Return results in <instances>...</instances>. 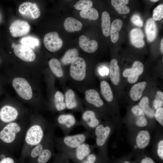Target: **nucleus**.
I'll return each instance as SVG.
<instances>
[{
    "instance_id": "f257e3e1",
    "label": "nucleus",
    "mask_w": 163,
    "mask_h": 163,
    "mask_svg": "<svg viewBox=\"0 0 163 163\" xmlns=\"http://www.w3.org/2000/svg\"><path fill=\"white\" fill-rule=\"evenodd\" d=\"M13 88L18 95L23 99L29 100L32 97L31 87L28 82L22 78H15L12 81Z\"/></svg>"
},
{
    "instance_id": "f03ea898",
    "label": "nucleus",
    "mask_w": 163,
    "mask_h": 163,
    "mask_svg": "<svg viewBox=\"0 0 163 163\" xmlns=\"http://www.w3.org/2000/svg\"><path fill=\"white\" fill-rule=\"evenodd\" d=\"M70 75L74 79L78 81L83 80L86 73V64L82 58L78 57L71 63Z\"/></svg>"
},
{
    "instance_id": "7ed1b4c3",
    "label": "nucleus",
    "mask_w": 163,
    "mask_h": 163,
    "mask_svg": "<svg viewBox=\"0 0 163 163\" xmlns=\"http://www.w3.org/2000/svg\"><path fill=\"white\" fill-rule=\"evenodd\" d=\"M18 11L24 18L31 20L38 18L40 14V10L37 4L29 2L22 3L19 7Z\"/></svg>"
},
{
    "instance_id": "20e7f679",
    "label": "nucleus",
    "mask_w": 163,
    "mask_h": 163,
    "mask_svg": "<svg viewBox=\"0 0 163 163\" xmlns=\"http://www.w3.org/2000/svg\"><path fill=\"white\" fill-rule=\"evenodd\" d=\"M43 43L46 48L52 52L59 50L63 45L62 41L56 32L46 34L44 37Z\"/></svg>"
},
{
    "instance_id": "39448f33",
    "label": "nucleus",
    "mask_w": 163,
    "mask_h": 163,
    "mask_svg": "<svg viewBox=\"0 0 163 163\" xmlns=\"http://www.w3.org/2000/svg\"><path fill=\"white\" fill-rule=\"evenodd\" d=\"M30 27L28 23L24 20L18 19L11 24L9 29L11 36L14 37H21L27 34Z\"/></svg>"
},
{
    "instance_id": "423d86ee",
    "label": "nucleus",
    "mask_w": 163,
    "mask_h": 163,
    "mask_svg": "<svg viewBox=\"0 0 163 163\" xmlns=\"http://www.w3.org/2000/svg\"><path fill=\"white\" fill-rule=\"evenodd\" d=\"M21 130V128L16 123L8 124L0 132V139L3 142L10 143L15 139L16 133Z\"/></svg>"
},
{
    "instance_id": "0eeeda50",
    "label": "nucleus",
    "mask_w": 163,
    "mask_h": 163,
    "mask_svg": "<svg viewBox=\"0 0 163 163\" xmlns=\"http://www.w3.org/2000/svg\"><path fill=\"white\" fill-rule=\"evenodd\" d=\"M43 135V132L41 127L38 125H34L27 131L25 140L26 143L29 145H37L40 144Z\"/></svg>"
},
{
    "instance_id": "6e6552de",
    "label": "nucleus",
    "mask_w": 163,
    "mask_h": 163,
    "mask_svg": "<svg viewBox=\"0 0 163 163\" xmlns=\"http://www.w3.org/2000/svg\"><path fill=\"white\" fill-rule=\"evenodd\" d=\"M11 47L14 48L16 56L21 59L27 62H31L35 60V54L29 47L22 44L14 43H12Z\"/></svg>"
},
{
    "instance_id": "1a4fd4ad",
    "label": "nucleus",
    "mask_w": 163,
    "mask_h": 163,
    "mask_svg": "<svg viewBox=\"0 0 163 163\" xmlns=\"http://www.w3.org/2000/svg\"><path fill=\"white\" fill-rule=\"evenodd\" d=\"M144 70L143 64L139 61L134 62L132 67L125 69L123 72V76L127 78L128 82L133 84L138 80L139 76L143 72Z\"/></svg>"
},
{
    "instance_id": "9d476101",
    "label": "nucleus",
    "mask_w": 163,
    "mask_h": 163,
    "mask_svg": "<svg viewBox=\"0 0 163 163\" xmlns=\"http://www.w3.org/2000/svg\"><path fill=\"white\" fill-rule=\"evenodd\" d=\"M18 115L17 109L11 106H4L0 110V119L4 122L9 123L14 121Z\"/></svg>"
},
{
    "instance_id": "9b49d317",
    "label": "nucleus",
    "mask_w": 163,
    "mask_h": 163,
    "mask_svg": "<svg viewBox=\"0 0 163 163\" xmlns=\"http://www.w3.org/2000/svg\"><path fill=\"white\" fill-rule=\"evenodd\" d=\"M110 131L109 126H104L103 124L99 125L96 127L95 133L96 136V143L97 145L102 146L104 145Z\"/></svg>"
},
{
    "instance_id": "f8f14e48",
    "label": "nucleus",
    "mask_w": 163,
    "mask_h": 163,
    "mask_svg": "<svg viewBox=\"0 0 163 163\" xmlns=\"http://www.w3.org/2000/svg\"><path fill=\"white\" fill-rule=\"evenodd\" d=\"M78 43L80 48L84 51L88 53L94 52L98 48V44L95 40H90L84 35H81L80 37Z\"/></svg>"
},
{
    "instance_id": "ddd939ff",
    "label": "nucleus",
    "mask_w": 163,
    "mask_h": 163,
    "mask_svg": "<svg viewBox=\"0 0 163 163\" xmlns=\"http://www.w3.org/2000/svg\"><path fill=\"white\" fill-rule=\"evenodd\" d=\"M85 136L79 134L72 136H68L64 137L63 141L68 147L71 148H75L84 143L86 139Z\"/></svg>"
},
{
    "instance_id": "4468645a",
    "label": "nucleus",
    "mask_w": 163,
    "mask_h": 163,
    "mask_svg": "<svg viewBox=\"0 0 163 163\" xmlns=\"http://www.w3.org/2000/svg\"><path fill=\"white\" fill-rule=\"evenodd\" d=\"M130 37L131 43L136 47L141 48L144 45V35L141 29L136 28L132 29L130 32Z\"/></svg>"
},
{
    "instance_id": "2eb2a0df",
    "label": "nucleus",
    "mask_w": 163,
    "mask_h": 163,
    "mask_svg": "<svg viewBox=\"0 0 163 163\" xmlns=\"http://www.w3.org/2000/svg\"><path fill=\"white\" fill-rule=\"evenodd\" d=\"M110 77L111 81L115 85H118L120 80V69L117 60H111L109 65Z\"/></svg>"
},
{
    "instance_id": "dca6fc26",
    "label": "nucleus",
    "mask_w": 163,
    "mask_h": 163,
    "mask_svg": "<svg viewBox=\"0 0 163 163\" xmlns=\"http://www.w3.org/2000/svg\"><path fill=\"white\" fill-rule=\"evenodd\" d=\"M85 98L87 102L97 107H100L104 104V102L101 99L99 93L94 89L86 91Z\"/></svg>"
},
{
    "instance_id": "f3484780",
    "label": "nucleus",
    "mask_w": 163,
    "mask_h": 163,
    "mask_svg": "<svg viewBox=\"0 0 163 163\" xmlns=\"http://www.w3.org/2000/svg\"><path fill=\"white\" fill-rule=\"evenodd\" d=\"M150 140V135L146 130H142L138 133L136 137V144L139 149H143L149 144Z\"/></svg>"
},
{
    "instance_id": "a211bd4d",
    "label": "nucleus",
    "mask_w": 163,
    "mask_h": 163,
    "mask_svg": "<svg viewBox=\"0 0 163 163\" xmlns=\"http://www.w3.org/2000/svg\"><path fill=\"white\" fill-rule=\"evenodd\" d=\"M146 85L145 82H142L135 84L132 87L129 94L133 101H137L141 98Z\"/></svg>"
},
{
    "instance_id": "6ab92c4d",
    "label": "nucleus",
    "mask_w": 163,
    "mask_h": 163,
    "mask_svg": "<svg viewBox=\"0 0 163 163\" xmlns=\"http://www.w3.org/2000/svg\"><path fill=\"white\" fill-rule=\"evenodd\" d=\"M145 29L148 41L150 42L153 41L157 36V28L155 22L152 18H149L147 20Z\"/></svg>"
},
{
    "instance_id": "aec40b11",
    "label": "nucleus",
    "mask_w": 163,
    "mask_h": 163,
    "mask_svg": "<svg viewBox=\"0 0 163 163\" xmlns=\"http://www.w3.org/2000/svg\"><path fill=\"white\" fill-rule=\"evenodd\" d=\"M64 27L66 31L72 32L81 30L82 27V24L80 21L70 17L65 20Z\"/></svg>"
},
{
    "instance_id": "412c9836",
    "label": "nucleus",
    "mask_w": 163,
    "mask_h": 163,
    "mask_svg": "<svg viewBox=\"0 0 163 163\" xmlns=\"http://www.w3.org/2000/svg\"><path fill=\"white\" fill-rule=\"evenodd\" d=\"M123 25V22L120 19L114 20L110 26V35L111 41L115 43L117 42L119 39V31Z\"/></svg>"
},
{
    "instance_id": "4be33fe9",
    "label": "nucleus",
    "mask_w": 163,
    "mask_h": 163,
    "mask_svg": "<svg viewBox=\"0 0 163 163\" xmlns=\"http://www.w3.org/2000/svg\"><path fill=\"white\" fill-rule=\"evenodd\" d=\"M82 118L90 127L95 128L99 125V121L93 111L88 110L85 111L82 114Z\"/></svg>"
},
{
    "instance_id": "5701e85b",
    "label": "nucleus",
    "mask_w": 163,
    "mask_h": 163,
    "mask_svg": "<svg viewBox=\"0 0 163 163\" xmlns=\"http://www.w3.org/2000/svg\"><path fill=\"white\" fill-rule=\"evenodd\" d=\"M101 26L103 35L105 37L110 35V18L107 12L103 11L101 15Z\"/></svg>"
},
{
    "instance_id": "b1692460",
    "label": "nucleus",
    "mask_w": 163,
    "mask_h": 163,
    "mask_svg": "<svg viewBox=\"0 0 163 163\" xmlns=\"http://www.w3.org/2000/svg\"><path fill=\"white\" fill-rule=\"evenodd\" d=\"M78 51L77 49H69L65 53L61 59V62L64 65L70 64L78 57Z\"/></svg>"
},
{
    "instance_id": "393cba45",
    "label": "nucleus",
    "mask_w": 163,
    "mask_h": 163,
    "mask_svg": "<svg viewBox=\"0 0 163 163\" xmlns=\"http://www.w3.org/2000/svg\"><path fill=\"white\" fill-rule=\"evenodd\" d=\"M100 88L102 94L108 102L113 100V96L110 86L107 81H103L100 83Z\"/></svg>"
},
{
    "instance_id": "a878e982",
    "label": "nucleus",
    "mask_w": 163,
    "mask_h": 163,
    "mask_svg": "<svg viewBox=\"0 0 163 163\" xmlns=\"http://www.w3.org/2000/svg\"><path fill=\"white\" fill-rule=\"evenodd\" d=\"M57 121L60 124L64 125L68 128L73 126L76 122L74 116L69 114L60 115L57 119Z\"/></svg>"
},
{
    "instance_id": "bb28decb",
    "label": "nucleus",
    "mask_w": 163,
    "mask_h": 163,
    "mask_svg": "<svg viewBox=\"0 0 163 163\" xmlns=\"http://www.w3.org/2000/svg\"><path fill=\"white\" fill-rule=\"evenodd\" d=\"M49 65L51 70L56 77H60L63 76L61 65L57 59L55 58L51 59L49 61Z\"/></svg>"
},
{
    "instance_id": "cd10ccee",
    "label": "nucleus",
    "mask_w": 163,
    "mask_h": 163,
    "mask_svg": "<svg viewBox=\"0 0 163 163\" xmlns=\"http://www.w3.org/2000/svg\"><path fill=\"white\" fill-rule=\"evenodd\" d=\"M65 103L67 108L71 109L77 106V102L72 90L71 89L68 90L65 93Z\"/></svg>"
},
{
    "instance_id": "c85d7f7f",
    "label": "nucleus",
    "mask_w": 163,
    "mask_h": 163,
    "mask_svg": "<svg viewBox=\"0 0 163 163\" xmlns=\"http://www.w3.org/2000/svg\"><path fill=\"white\" fill-rule=\"evenodd\" d=\"M139 106L149 117L152 118L154 117L155 111L149 106V100L147 96L142 97L139 103Z\"/></svg>"
},
{
    "instance_id": "c756f323",
    "label": "nucleus",
    "mask_w": 163,
    "mask_h": 163,
    "mask_svg": "<svg viewBox=\"0 0 163 163\" xmlns=\"http://www.w3.org/2000/svg\"><path fill=\"white\" fill-rule=\"evenodd\" d=\"M91 152L88 144L83 143L76 148V156L78 160H82L87 156Z\"/></svg>"
},
{
    "instance_id": "7c9ffc66",
    "label": "nucleus",
    "mask_w": 163,
    "mask_h": 163,
    "mask_svg": "<svg viewBox=\"0 0 163 163\" xmlns=\"http://www.w3.org/2000/svg\"><path fill=\"white\" fill-rule=\"evenodd\" d=\"M79 14L82 18L87 19L90 21L96 20L99 16L97 10L92 8L81 11Z\"/></svg>"
},
{
    "instance_id": "2f4dec72",
    "label": "nucleus",
    "mask_w": 163,
    "mask_h": 163,
    "mask_svg": "<svg viewBox=\"0 0 163 163\" xmlns=\"http://www.w3.org/2000/svg\"><path fill=\"white\" fill-rule=\"evenodd\" d=\"M112 5L118 13L120 14H126L130 11L129 8L124 4L120 0H112Z\"/></svg>"
},
{
    "instance_id": "473e14b6",
    "label": "nucleus",
    "mask_w": 163,
    "mask_h": 163,
    "mask_svg": "<svg viewBox=\"0 0 163 163\" xmlns=\"http://www.w3.org/2000/svg\"><path fill=\"white\" fill-rule=\"evenodd\" d=\"M22 44L27 46L30 49L34 48L39 45V42L36 38L28 36L22 38L20 40Z\"/></svg>"
},
{
    "instance_id": "72a5a7b5",
    "label": "nucleus",
    "mask_w": 163,
    "mask_h": 163,
    "mask_svg": "<svg viewBox=\"0 0 163 163\" xmlns=\"http://www.w3.org/2000/svg\"><path fill=\"white\" fill-rule=\"evenodd\" d=\"M64 100V96L63 94L59 91H57L55 95V101L56 107L58 111L62 110L66 108Z\"/></svg>"
},
{
    "instance_id": "f704fd0d",
    "label": "nucleus",
    "mask_w": 163,
    "mask_h": 163,
    "mask_svg": "<svg viewBox=\"0 0 163 163\" xmlns=\"http://www.w3.org/2000/svg\"><path fill=\"white\" fill-rule=\"evenodd\" d=\"M92 2L90 0H80L74 5L75 8L77 10H83L92 7Z\"/></svg>"
},
{
    "instance_id": "c9c22d12",
    "label": "nucleus",
    "mask_w": 163,
    "mask_h": 163,
    "mask_svg": "<svg viewBox=\"0 0 163 163\" xmlns=\"http://www.w3.org/2000/svg\"><path fill=\"white\" fill-rule=\"evenodd\" d=\"M163 18V4L156 6L153 11L152 19L154 21H159Z\"/></svg>"
},
{
    "instance_id": "e433bc0d",
    "label": "nucleus",
    "mask_w": 163,
    "mask_h": 163,
    "mask_svg": "<svg viewBox=\"0 0 163 163\" xmlns=\"http://www.w3.org/2000/svg\"><path fill=\"white\" fill-rule=\"evenodd\" d=\"M51 153L50 151L48 149H43L37 159L39 163H46L50 158Z\"/></svg>"
},
{
    "instance_id": "4c0bfd02",
    "label": "nucleus",
    "mask_w": 163,
    "mask_h": 163,
    "mask_svg": "<svg viewBox=\"0 0 163 163\" xmlns=\"http://www.w3.org/2000/svg\"><path fill=\"white\" fill-rule=\"evenodd\" d=\"M153 104L154 107L156 110L162 107L163 104V93L162 92L159 91L157 92Z\"/></svg>"
},
{
    "instance_id": "58836bf2",
    "label": "nucleus",
    "mask_w": 163,
    "mask_h": 163,
    "mask_svg": "<svg viewBox=\"0 0 163 163\" xmlns=\"http://www.w3.org/2000/svg\"><path fill=\"white\" fill-rule=\"evenodd\" d=\"M157 121L162 126L163 125V108H159L156 110L154 116Z\"/></svg>"
},
{
    "instance_id": "ea45409f",
    "label": "nucleus",
    "mask_w": 163,
    "mask_h": 163,
    "mask_svg": "<svg viewBox=\"0 0 163 163\" xmlns=\"http://www.w3.org/2000/svg\"><path fill=\"white\" fill-rule=\"evenodd\" d=\"M136 124L139 127H144L146 126L148 124V121L145 115L136 117Z\"/></svg>"
},
{
    "instance_id": "a19ab883",
    "label": "nucleus",
    "mask_w": 163,
    "mask_h": 163,
    "mask_svg": "<svg viewBox=\"0 0 163 163\" xmlns=\"http://www.w3.org/2000/svg\"><path fill=\"white\" fill-rule=\"evenodd\" d=\"M43 147L42 145L40 144L37 145L32 150L30 155L33 158H35L39 156L42 150Z\"/></svg>"
},
{
    "instance_id": "79ce46f5",
    "label": "nucleus",
    "mask_w": 163,
    "mask_h": 163,
    "mask_svg": "<svg viewBox=\"0 0 163 163\" xmlns=\"http://www.w3.org/2000/svg\"><path fill=\"white\" fill-rule=\"evenodd\" d=\"M131 111L136 117L145 116L144 111L139 106H134L132 107Z\"/></svg>"
},
{
    "instance_id": "37998d69",
    "label": "nucleus",
    "mask_w": 163,
    "mask_h": 163,
    "mask_svg": "<svg viewBox=\"0 0 163 163\" xmlns=\"http://www.w3.org/2000/svg\"><path fill=\"white\" fill-rule=\"evenodd\" d=\"M131 21L133 24L139 27H141L143 25V22L142 20L137 15H133L131 18Z\"/></svg>"
},
{
    "instance_id": "c03bdc74",
    "label": "nucleus",
    "mask_w": 163,
    "mask_h": 163,
    "mask_svg": "<svg viewBox=\"0 0 163 163\" xmlns=\"http://www.w3.org/2000/svg\"><path fill=\"white\" fill-rule=\"evenodd\" d=\"M157 153L158 156L163 159V140L161 139L158 143L157 145Z\"/></svg>"
},
{
    "instance_id": "a18cd8bd",
    "label": "nucleus",
    "mask_w": 163,
    "mask_h": 163,
    "mask_svg": "<svg viewBox=\"0 0 163 163\" xmlns=\"http://www.w3.org/2000/svg\"><path fill=\"white\" fill-rule=\"evenodd\" d=\"M96 160V157L94 154L89 155L87 159L82 163H94Z\"/></svg>"
},
{
    "instance_id": "49530a36",
    "label": "nucleus",
    "mask_w": 163,
    "mask_h": 163,
    "mask_svg": "<svg viewBox=\"0 0 163 163\" xmlns=\"http://www.w3.org/2000/svg\"><path fill=\"white\" fill-rule=\"evenodd\" d=\"M98 71L100 74L102 76L107 75L109 73L108 69L105 67H99L98 68Z\"/></svg>"
},
{
    "instance_id": "de8ad7c7",
    "label": "nucleus",
    "mask_w": 163,
    "mask_h": 163,
    "mask_svg": "<svg viewBox=\"0 0 163 163\" xmlns=\"http://www.w3.org/2000/svg\"><path fill=\"white\" fill-rule=\"evenodd\" d=\"M141 163H155L153 160L149 157H146L142 160Z\"/></svg>"
},
{
    "instance_id": "09e8293b",
    "label": "nucleus",
    "mask_w": 163,
    "mask_h": 163,
    "mask_svg": "<svg viewBox=\"0 0 163 163\" xmlns=\"http://www.w3.org/2000/svg\"><path fill=\"white\" fill-rule=\"evenodd\" d=\"M0 163H14V161L12 158L8 157L0 161Z\"/></svg>"
},
{
    "instance_id": "8fccbe9b",
    "label": "nucleus",
    "mask_w": 163,
    "mask_h": 163,
    "mask_svg": "<svg viewBox=\"0 0 163 163\" xmlns=\"http://www.w3.org/2000/svg\"><path fill=\"white\" fill-rule=\"evenodd\" d=\"M160 50L162 53H163V38H162L160 43Z\"/></svg>"
},
{
    "instance_id": "3c124183",
    "label": "nucleus",
    "mask_w": 163,
    "mask_h": 163,
    "mask_svg": "<svg viewBox=\"0 0 163 163\" xmlns=\"http://www.w3.org/2000/svg\"><path fill=\"white\" fill-rule=\"evenodd\" d=\"M121 1L125 4H127L129 3V1L128 0H122Z\"/></svg>"
},
{
    "instance_id": "603ef678",
    "label": "nucleus",
    "mask_w": 163,
    "mask_h": 163,
    "mask_svg": "<svg viewBox=\"0 0 163 163\" xmlns=\"http://www.w3.org/2000/svg\"><path fill=\"white\" fill-rule=\"evenodd\" d=\"M150 1L152 2H156L158 1V0H151Z\"/></svg>"
},
{
    "instance_id": "864d4df0",
    "label": "nucleus",
    "mask_w": 163,
    "mask_h": 163,
    "mask_svg": "<svg viewBox=\"0 0 163 163\" xmlns=\"http://www.w3.org/2000/svg\"><path fill=\"white\" fill-rule=\"evenodd\" d=\"M124 163H130L128 161H125L124 162Z\"/></svg>"
},
{
    "instance_id": "5fc2aeb1",
    "label": "nucleus",
    "mask_w": 163,
    "mask_h": 163,
    "mask_svg": "<svg viewBox=\"0 0 163 163\" xmlns=\"http://www.w3.org/2000/svg\"></svg>"
}]
</instances>
